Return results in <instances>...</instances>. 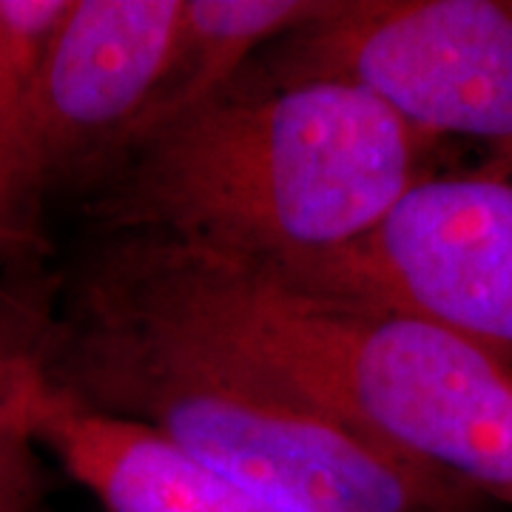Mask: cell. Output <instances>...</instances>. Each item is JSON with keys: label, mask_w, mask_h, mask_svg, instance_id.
<instances>
[{"label": "cell", "mask_w": 512, "mask_h": 512, "mask_svg": "<svg viewBox=\"0 0 512 512\" xmlns=\"http://www.w3.org/2000/svg\"><path fill=\"white\" fill-rule=\"evenodd\" d=\"M103 239L63 299L234 356L365 439L512 504V367L493 353L265 262Z\"/></svg>", "instance_id": "1"}, {"label": "cell", "mask_w": 512, "mask_h": 512, "mask_svg": "<svg viewBox=\"0 0 512 512\" xmlns=\"http://www.w3.org/2000/svg\"><path fill=\"white\" fill-rule=\"evenodd\" d=\"M436 140L342 83H231L126 151L92 191L103 237L282 262L367 234L427 177Z\"/></svg>", "instance_id": "2"}, {"label": "cell", "mask_w": 512, "mask_h": 512, "mask_svg": "<svg viewBox=\"0 0 512 512\" xmlns=\"http://www.w3.org/2000/svg\"><path fill=\"white\" fill-rule=\"evenodd\" d=\"M80 404L291 512H470L456 478L387 450L268 373L191 339L63 299L32 348Z\"/></svg>", "instance_id": "3"}, {"label": "cell", "mask_w": 512, "mask_h": 512, "mask_svg": "<svg viewBox=\"0 0 512 512\" xmlns=\"http://www.w3.org/2000/svg\"><path fill=\"white\" fill-rule=\"evenodd\" d=\"M234 83H342L439 143L512 151V0H333L265 46Z\"/></svg>", "instance_id": "4"}, {"label": "cell", "mask_w": 512, "mask_h": 512, "mask_svg": "<svg viewBox=\"0 0 512 512\" xmlns=\"http://www.w3.org/2000/svg\"><path fill=\"white\" fill-rule=\"evenodd\" d=\"M183 0H74L20 114L0 214V262L40 242L49 200L92 194L126 154L163 89Z\"/></svg>", "instance_id": "5"}, {"label": "cell", "mask_w": 512, "mask_h": 512, "mask_svg": "<svg viewBox=\"0 0 512 512\" xmlns=\"http://www.w3.org/2000/svg\"><path fill=\"white\" fill-rule=\"evenodd\" d=\"M453 330L512 367V177L427 174L348 245L265 262Z\"/></svg>", "instance_id": "6"}, {"label": "cell", "mask_w": 512, "mask_h": 512, "mask_svg": "<svg viewBox=\"0 0 512 512\" xmlns=\"http://www.w3.org/2000/svg\"><path fill=\"white\" fill-rule=\"evenodd\" d=\"M20 424L103 512H291L183 456L146 427L80 404L23 353H3Z\"/></svg>", "instance_id": "7"}, {"label": "cell", "mask_w": 512, "mask_h": 512, "mask_svg": "<svg viewBox=\"0 0 512 512\" xmlns=\"http://www.w3.org/2000/svg\"><path fill=\"white\" fill-rule=\"evenodd\" d=\"M330 6L333 0H183L174 63L131 148L211 103L265 46L322 18Z\"/></svg>", "instance_id": "8"}, {"label": "cell", "mask_w": 512, "mask_h": 512, "mask_svg": "<svg viewBox=\"0 0 512 512\" xmlns=\"http://www.w3.org/2000/svg\"><path fill=\"white\" fill-rule=\"evenodd\" d=\"M43 487L40 453L20 424L0 353V512H35L43 501Z\"/></svg>", "instance_id": "9"}, {"label": "cell", "mask_w": 512, "mask_h": 512, "mask_svg": "<svg viewBox=\"0 0 512 512\" xmlns=\"http://www.w3.org/2000/svg\"><path fill=\"white\" fill-rule=\"evenodd\" d=\"M23 106H26V89L20 86V80L12 72L9 60L3 55V46H0V214H3V202H6L12 160H15Z\"/></svg>", "instance_id": "10"}, {"label": "cell", "mask_w": 512, "mask_h": 512, "mask_svg": "<svg viewBox=\"0 0 512 512\" xmlns=\"http://www.w3.org/2000/svg\"><path fill=\"white\" fill-rule=\"evenodd\" d=\"M495 174H507V177H512V151L495 154Z\"/></svg>", "instance_id": "11"}, {"label": "cell", "mask_w": 512, "mask_h": 512, "mask_svg": "<svg viewBox=\"0 0 512 512\" xmlns=\"http://www.w3.org/2000/svg\"><path fill=\"white\" fill-rule=\"evenodd\" d=\"M35 512H46V510H43V507H37V510Z\"/></svg>", "instance_id": "12"}]
</instances>
